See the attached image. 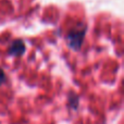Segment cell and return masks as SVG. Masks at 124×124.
Masks as SVG:
<instances>
[{"instance_id": "cell-1", "label": "cell", "mask_w": 124, "mask_h": 124, "mask_svg": "<svg viewBox=\"0 0 124 124\" xmlns=\"http://www.w3.org/2000/svg\"><path fill=\"white\" fill-rule=\"evenodd\" d=\"M84 36H85V30L83 31H73L66 37V40H68V44L72 49L74 50H78L82 46V43H83Z\"/></svg>"}, {"instance_id": "cell-2", "label": "cell", "mask_w": 124, "mask_h": 124, "mask_svg": "<svg viewBox=\"0 0 124 124\" xmlns=\"http://www.w3.org/2000/svg\"><path fill=\"white\" fill-rule=\"evenodd\" d=\"M24 52H25V45H24L23 40H21V39L14 40L11 44L10 48H9V54L14 57L22 56Z\"/></svg>"}, {"instance_id": "cell-3", "label": "cell", "mask_w": 124, "mask_h": 124, "mask_svg": "<svg viewBox=\"0 0 124 124\" xmlns=\"http://www.w3.org/2000/svg\"><path fill=\"white\" fill-rule=\"evenodd\" d=\"M6 81V74H4V72L0 69V86L2 85V83Z\"/></svg>"}]
</instances>
